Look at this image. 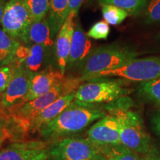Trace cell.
I'll return each mask as SVG.
<instances>
[{"label":"cell","mask_w":160,"mask_h":160,"mask_svg":"<svg viewBox=\"0 0 160 160\" xmlns=\"http://www.w3.org/2000/svg\"><path fill=\"white\" fill-rule=\"evenodd\" d=\"M33 22L25 0H8L5 4L1 25L2 29L18 42H22Z\"/></svg>","instance_id":"obj_8"},{"label":"cell","mask_w":160,"mask_h":160,"mask_svg":"<svg viewBox=\"0 0 160 160\" xmlns=\"http://www.w3.org/2000/svg\"><path fill=\"white\" fill-rule=\"evenodd\" d=\"M139 94L147 101L160 105V78L141 82Z\"/></svg>","instance_id":"obj_23"},{"label":"cell","mask_w":160,"mask_h":160,"mask_svg":"<svg viewBox=\"0 0 160 160\" xmlns=\"http://www.w3.org/2000/svg\"><path fill=\"white\" fill-rule=\"evenodd\" d=\"M1 99H2V94H0V101H1Z\"/></svg>","instance_id":"obj_34"},{"label":"cell","mask_w":160,"mask_h":160,"mask_svg":"<svg viewBox=\"0 0 160 160\" xmlns=\"http://www.w3.org/2000/svg\"><path fill=\"white\" fill-rule=\"evenodd\" d=\"M153 126L155 131L160 136V114L156 116L153 119Z\"/></svg>","instance_id":"obj_31"},{"label":"cell","mask_w":160,"mask_h":160,"mask_svg":"<svg viewBox=\"0 0 160 160\" xmlns=\"http://www.w3.org/2000/svg\"><path fill=\"white\" fill-rule=\"evenodd\" d=\"M110 33L109 24L105 20L97 22L88 31V37L94 39H106Z\"/></svg>","instance_id":"obj_26"},{"label":"cell","mask_w":160,"mask_h":160,"mask_svg":"<svg viewBox=\"0 0 160 160\" xmlns=\"http://www.w3.org/2000/svg\"><path fill=\"white\" fill-rule=\"evenodd\" d=\"M49 160H103L97 145L88 138L63 137L48 142Z\"/></svg>","instance_id":"obj_5"},{"label":"cell","mask_w":160,"mask_h":160,"mask_svg":"<svg viewBox=\"0 0 160 160\" xmlns=\"http://www.w3.org/2000/svg\"><path fill=\"white\" fill-rule=\"evenodd\" d=\"M14 64L0 66V94H2L8 87L14 74Z\"/></svg>","instance_id":"obj_27"},{"label":"cell","mask_w":160,"mask_h":160,"mask_svg":"<svg viewBox=\"0 0 160 160\" xmlns=\"http://www.w3.org/2000/svg\"><path fill=\"white\" fill-rule=\"evenodd\" d=\"M105 115V112L96 105L73 101L58 117L40 128V137L45 142H51L82 131Z\"/></svg>","instance_id":"obj_1"},{"label":"cell","mask_w":160,"mask_h":160,"mask_svg":"<svg viewBox=\"0 0 160 160\" xmlns=\"http://www.w3.org/2000/svg\"><path fill=\"white\" fill-rule=\"evenodd\" d=\"M31 53L29 57L25 60L22 65L26 69L33 73H39L43 71L48 59V51L49 49L38 44L30 45Z\"/></svg>","instance_id":"obj_19"},{"label":"cell","mask_w":160,"mask_h":160,"mask_svg":"<svg viewBox=\"0 0 160 160\" xmlns=\"http://www.w3.org/2000/svg\"><path fill=\"white\" fill-rule=\"evenodd\" d=\"M154 41L156 42H157L158 44H159L160 45V31L158 32L157 34L155 35Z\"/></svg>","instance_id":"obj_33"},{"label":"cell","mask_w":160,"mask_h":160,"mask_svg":"<svg viewBox=\"0 0 160 160\" xmlns=\"http://www.w3.org/2000/svg\"><path fill=\"white\" fill-rule=\"evenodd\" d=\"M139 53L131 46L120 43L109 44L92 50L81 71L82 81L93 79L102 72L121 67L135 59Z\"/></svg>","instance_id":"obj_4"},{"label":"cell","mask_w":160,"mask_h":160,"mask_svg":"<svg viewBox=\"0 0 160 160\" xmlns=\"http://www.w3.org/2000/svg\"><path fill=\"white\" fill-rule=\"evenodd\" d=\"M69 16L68 0H51L47 15L53 35L58 34L63 23Z\"/></svg>","instance_id":"obj_17"},{"label":"cell","mask_w":160,"mask_h":160,"mask_svg":"<svg viewBox=\"0 0 160 160\" xmlns=\"http://www.w3.org/2000/svg\"><path fill=\"white\" fill-rule=\"evenodd\" d=\"M92 42L85 33L81 24L77 23L72 38L71 51L67 64V71L82 70L86 60L92 51Z\"/></svg>","instance_id":"obj_13"},{"label":"cell","mask_w":160,"mask_h":160,"mask_svg":"<svg viewBox=\"0 0 160 160\" xmlns=\"http://www.w3.org/2000/svg\"><path fill=\"white\" fill-rule=\"evenodd\" d=\"M83 2L84 0H68L69 14L70 13H75L76 15H77Z\"/></svg>","instance_id":"obj_30"},{"label":"cell","mask_w":160,"mask_h":160,"mask_svg":"<svg viewBox=\"0 0 160 160\" xmlns=\"http://www.w3.org/2000/svg\"><path fill=\"white\" fill-rule=\"evenodd\" d=\"M99 153L107 160H140L139 156L123 145H97Z\"/></svg>","instance_id":"obj_20"},{"label":"cell","mask_w":160,"mask_h":160,"mask_svg":"<svg viewBox=\"0 0 160 160\" xmlns=\"http://www.w3.org/2000/svg\"><path fill=\"white\" fill-rule=\"evenodd\" d=\"M54 37L48 20L45 17L31 24L22 42L25 45L38 44L50 50L54 46Z\"/></svg>","instance_id":"obj_16"},{"label":"cell","mask_w":160,"mask_h":160,"mask_svg":"<svg viewBox=\"0 0 160 160\" xmlns=\"http://www.w3.org/2000/svg\"><path fill=\"white\" fill-rule=\"evenodd\" d=\"M81 82V78L64 79L45 94L27 102L18 108L11 111H0V117L8 124H13L20 132L28 133L30 124L40 112L59 97L77 91Z\"/></svg>","instance_id":"obj_2"},{"label":"cell","mask_w":160,"mask_h":160,"mask_svg":"<svg viewBox=\"0 0 160 160\" xmlns=\"http://www.w3.org/2000/svg\"><path fill=\"white\" fill-rule=\"evenodd\" d=\"M48 145L40 140L14 142L0 150V160H49Z\"/></svg>","instance_id":"obj_10"},{"label":"cell","mask_w":160,"mask_h":160,"mask_svg":"<svg viewBox=\"0 0 160 160\" xmlns=\"http://www.w3.org/2000/svg\"><path fill=\"white\" fill-rule=\"evenodd\" d=\"M13 137L11 130L7 125V122L4 118L0 117V148L5 140Z\"/></svg>","instance_id":"obj_28"},{"label":"cell","mask_w":160,"mask_h":160,"mask_svg":"<svg viewBox=\"0 0 160 160\" xmlns=\"http://www.w3.org/2000/svg\"><path fill=\"white\" fill-rule=\"evenodd\" d=\"M7 2V0H0V25H1V21L2 18L4 9H5V4Z\"/></svg>","instance_id":"obj_32"},{"label":"cell","mask_w":160,"mask_h":160,"mask_svg":"<svg viewBox=\"0 0 160 160\" xmlns=\"http://www.w3.org/2000/svg\"><path fill=\"white\" fill-rule=\"evenodd\" d=\"M88 139L97 145H121L118 120L112 113L98 120L88 131Z\"/></svg>","instance_id":"obj_11"},{"label":"cell","mask_w":160,"mask_h":160,"mask_svg":"<svg viewBox=\"0 0 160 160\" xmlns=\"http://www.w3.org/2000/svg\"><path fill=\"white\" fill-rule=\"evenodd\" d=\"M139 156L140 160H160V153L153 145L148 152Z\"/></svg>","instance_id":"obj_29"},{"label":"cell","mask_w":160,"mask_h":160,"mask_svg":"<svg viewBox=\"0 0 160 160\" xmlns=\"http://www.w3.org/2000/svg\"><path fill=\"white\" fill-rule=\"evenodd\" d=\"M104 20L109 25H118L128 17V13L121 8L109 4H100Z\"/></svg>","instance_id":"obj_22"},{"label":"cell","mask_w":160,"mask_h":160,"mask_svg":"<svg viewBox=\"0 0 160 160\" xmlns=\"http://www.w3.org/2000/svg\"><path fill=\"white\" fill-rule=\"evenodd\" d=\"M103 160H107V159H105V158H104V159H103Z\"/></svg>","instance_id":"obj_35"},{"label":"cell","mask_w":160,"mask_h":160,"mask_svg":"<svg viewBox=\"0 0 160 160\" xmlns=\"http://www.w3.org/2000/svg\"><path fill=\"white\" fill-rule=\"evenodd\" d=\"M64 79L65 77L59 70L52 68L34 73L31 80L28 93L24 99V104L45 94Z\"/></svg>","instance_id":"obj_14"},{"label":"cell","mask_w":160,"mask_h":160,"mask_svg":"<svg viewBox=\"0 0 160 160\" xmlns=\"http://www.w3.org/2000/svg\"><path fill=\"white\" fill-rule=\"evenodd\" d=\"M75 13H70L57 34L55 45V57L58 70L65 77L71 51L72 38L75 29Z\"/></svg>","instance_id":"obj_12"},{"label":"cell","mask_w":160,"mask_h":160,"mask_svg":"<svg viewBox=\"0 0 160 160\" xmlns=\"http://www.w3.org/2000/svg\"><path fill=\"white\" fill-rule=\"evenodd\" d=\"M33 22L41 21L47 17L51 0H25Z\"/></svg>","instance_id":"obj_24"},{"label":"cell","mask_w":160,"mask_h":160,"mask_svg":"<svg viewBox=\"0 0 160 160\" xmlns=\"http://www.w3.org/2000/svg\"><path fill=\"white\" fill-rule=\"evenodd\" d=\"M100 4H109L121 8L129 15L137 16L145 11L149 0H99Z\"/></svg>","instance_id":"obj_21"},{"label":"cell","mask_w":160,"mask_h":160,"mask_svg":"<svg viewBox=\"0 0 160 160\" xmlns=\"http://www.w3.org/2000/svg\"><path fill=\"white\" fill-rule=\"evenodd\" d=\"M75 99V92L62 96L46 107L36 117L30 124L28 133H35L45 124L54 119Z\"/></svg>","instance_id":"obj_15"},{"label":"cell","mask_w":160,"mask_h":160,"mask_svg":"<svg viewBox=\"0 0 160 160\" xmlns=\"http://www.w3.org/2000/svg\"><path fill=\"white\" fill-rule=\"evenodd\" d=\"M14 74L8 87L2 94L0 110L11 111L24 104V99L28 93L31 80L34 73L22 65L14 64Z\"/></svg>","instance_id":"obj_9"},{"label":"cell","mask_w":160,"mask_h":160,"mask_svg":"<svg viewBox=\"0 0 160 160\" xmlns=\"http://www.w3.org/2000/svg\"><path fill=\"white\" fill-rule=\"evenodd\" d=\"M82 84L75 92V99L81 102L97 105L112 102L129 93V90L123 87L122 80H89Z\"/></svg>","instance_id":"obj_6"},{"label":"cell","mask_w":160,"mask_h":160,"mask_svg":"<svg viewBox=\"0 0 160 160\" xmlns=\"http://www.w3.org/2000/svg\"><path fill=\"white\" fill-rule=\"evenodd\" d=\"M143 12V22L145 25H160V0H149Z\"/></svg>","instance_id":"obj_25"},{"label":"cell","mask_w":160,"mask_h":160,"mask_svg":"<svg viewBox=\"0 0 160 160\" xmlns=\"http://www.w3.org/2000/svg\"><path fill=\"white\" fill-rule=\"evenodd\" d=\"M19 45V42L0 28V65L15 64L16 51Z\"/></svg>","instance_id":"obj_18"},{"label":"cell","mask_w":160,"mask_h":160,"mask_svg":"<svg viewBox=\"0 0 160 160\" xmlns=\"http://www.w3.org/2000/svg\"><path fill=\"white\" fill-rule=\"evenodd\" d=\"M119 77L133 82H148L160 78V55L131 60L118 68L99 73L93 79ZM92 80V79H91Z\"/></svg>","instance_id":"obj_7"},{"label":"cell","mask_w":160,"mask_h":160,"mask_svg":"<svg viewBox=\"0 0 160 160\" xmlns=\"http://www.w3.org/2000/svg\"><path fill=\"white\" fill-rule=\"evenodd\" d=\"M109 108L110 113L114 115L118 120L121 143L138 154H144L150 151L152 145L148 134L146 133L141 117L136 111L127 107L131 101L129 98L122 97L120 103Z\"/></svg>","instance_id":"obj_3"}]
</instances>
